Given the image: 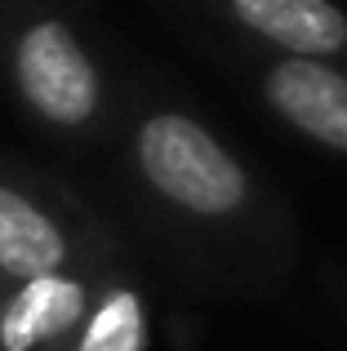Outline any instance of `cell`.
Wrapping results in <instances>:
<instances>
[{
	"label": "cell",
	"instance_id": "7a4b0ae2",
	"mask_svg": "<svg viewBox=\"0 0 347 351\" xmlns=\"http://www.w3.org/2000/svg\"><path fill=\"white\" fill-rule=\"evenodd\" d=\"M0 62L18 107L53 138L94 143L112 129V71L62 9L14 0L0 23Z\"/></svg>",
	"mask_w": 347,
	"mask_h": 351
},
{
	"label": "cell",
	"instance_id": "277c9868",
	"mask_svg": "<svg viewBox=\"0 0 347 351\" xmlns=\"http://www.w3.org/2000/svg\"><path fill=\"white\" fill-rule=\"evenodd\" d=\"M205 49L263 107L267 120H276L298 143L347 160V67L343 62L259 49V45H236V40H218V45H205Z\"/></svg>",
	"mask_w": 347,
	"mask_h": 351
},
{
	"label": "cell",
	"instance_id": "3957f363",
	"mask_svg": "<svg viewBox=\"0 0 347 351\" xmlns=\"http://www.w3.org/2000/svg\"><path fill=\"white\" fill-rule=\"evenodd\" d=\"M121 240L107 232L76 196L0 165V285H27L53 271L98 263Z\"/></svg>",
	"mask_w": 347,
	"mask_h": 351
},
{
	"label": "cell",
	"instance_id": "6da1fadb",
	"mask_svg": "<svg viewBox=\"0 0 347 351\" xmlns=\"http://www.w3.org/2000/svg\"><path fill=\"white\" fill-rule=\"evenodd\" d=\"M125 165L139 196L191 240H267L276 227L272 187L191 107L152 103L130 116Z\"/></svg>",
	"mask_w": 347,
	"mask_h": 351
},
{
	"label": "cell",
	"instance_id": "9c48e42d",
	"mask_svg": "<svg viewBox=\"0 0 347 351\" xmlns=\"http://www.w3.org/2000/svg\"><path fill=\"white\" fill-rule=\"evenodd\" d=\"M0 293H5V285H0Z\"/></svg>",
	"mask_w": 347,
	"mask_h": 351
},
{
	"label": "cell",
	"instance_id": "8992f818",
	"mask_svg": "<svg viewBox=\"0 0 347 351\" xmlns=\"http://www.w3.org/2000/svg\"><path fill=\"white\" fill-rule=\"evenodd\" d=\"M116 254L27 285H9L0 293V351H67L94 298L98 276Z\"/></svg>",
	"mask_w": 347,
	"mask_h": 351
},
{
	"label": "cell",
	"instance_id": "5b68a950",
	"mask_svg": "<svg viewBox=\"0 0 347 351\" xmlns=\"http://www.w3.org/2000/svg\"><path fill=\"white\" fill-rule=\"evenodd\" d=\"M169 5L214 27L218 40L303 53V58H330L347 67L343 0H169Z\"/></svg>",
	"mask_w": 347,
	"mask_h": 351
},
{
	"label": "cell",
	"instance_id": "52a82bcc",
	"mask_svg": "<svg viewBox=\"0 0 347 351\" xmlns=\"http://www.w3.org/2000/svg\"><path fill=\"white\" fill-rule=\"evenodd\" d=\"M152 329H156L152 289L121 249L98 276L94 298L67 351H152Z\"/></svg>",
	"mask_w": 347,
	"mask_h": 351
},
{
	"label": "cell",
	"instance_id": "ba28073f",
	"mask_svg": "<svg viewBox=\"0 0 347 351\" xmlns=\"http://www.w3.org/2000/svg\"><path fill=\"white\" fill-rule=\"evenodd\" d=\"M165 338H169V351H200V325L191 316H169Z\"/></svg>",
	"mask_w": 347,
	"mask_h": 351
}]
</instances>
